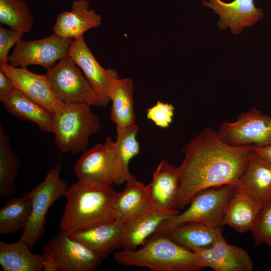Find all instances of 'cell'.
I'll return each instance as SVG.
<instances>
[{
	"label": "cell",
	"instance_id": "obj_1",
	"mask_svg": "<svg viewBox=\"0 0 271 271\" xmlns=\"http://www.w3.org/2000/svg\"><path fill=\"white\" fill-rule=\"evenodd\" d=\"M253 147L228 144L217 131L205 127L182 148L179 191L175 206L182 210L199 192L237 183L251 157Z\"/></svg>",
	"mask_w": 271,
	"mask_h": 271
},
{
	"label": "cell",
	"instance_id": "obj_2",
	"mask_svg": "<svg viewBox=\"0 0 271 271\" xmlns=\"http://www.w3.org/2000/svg\"><path fill=\"white\" fill-rule=\"evenodd\" d=\"M116 192L111 185L78 180L68 187L60 222L68 234L100 224L116 221L112 201Z\"/></svg>",
	"mask_w": 271,
	"mask_h": 271
},
{
	"label": "cell",
	"instance_id": "obj_3",
	"mask_svg": "<svg viewBox=\"0 0 271 271\" xmlns=\"http://www.w3.org/2000/svg\"><path fill=\"white\" fill-rule=\"evenodd\" d=\"M140 249L115 252L114 260L127 266L152 271H196L205 266L198 254L164 234L151 236Z\"/></svg>",
	"mask_w": 271,
	"mask_h": 271
},
{
	"label": "cell",
	"instance_id": "obj_4",
	"mask_svg": "<svg viewBox=\"0 0 271 271\" xmlns=\"http://www.w3.org/2000/svg\"><path fill=\"white\" fill-rule=\"evenodd\" d=\"M90 106L65 104L54 114L53 133L56 145L62 152L83 153L90 137L100 130L99 119Z\"/></svg>",
	"mask_w": 271,
	"mask_h": 271
},
{
	"label": "cell",
	"instance_id": "obj_5",
	"mask_svg": "<svg viewBox=\"0 0 271 271\" xmlns=\"http://www.w3.org/2000/svg\"><path fill=\"white\" fill-rule=\"evenodd\" d=\"M235 189V185L231 184L199 192L186 210L165 220L153 235L163 233L174 227L189 222H198L213 228H222L226 209Z\"/></svg>",
	"mask_w": 271,
	"mask_h": 271
},
{
	"label": "cell",
	"instance_id": "obj_6",
	"mask_svg": "<svg viewBox=\"0 0 271 271\" xmlns=\"http://www.w3.org/2000/svg\"><path fill=\"white\" fill-rule=\"evenodd\" d=\"M61 168V163L50 168L44 180L27 194L32 200V210L20 239L26 242L31 250L44 233L46 216L49 208L67 193L69 187L67 182L60 178Z\"/></svg>",
	"mask_w": 271,
	"mask_h": 271
},
{
	"label": "cell",
	"instance_id": "obj_7",
	"mask_svg": "<svg viewBox=\"0 0 271 271\" xmlns=\"http://www.w3.org/2000/svg\"><path fill=\"white\" fill-rule=\"evenodd\" d=\"M46 73L55 95L66 105L98 106L96 94L73 60L68 55Z\"/></svg>",
	"mask_w": 271,
	"mask_h": 271
},
{
	"label": "cell",
	"instance_id": "obj_8",
	"mask_svg": "<svg viewBox=\"0 0 271 271\" xmlns=\"http://www.w3.org/2000/svg\"><path fill=\"white\" fill-rule=\"evenodd\" d=\"M220 138L237 147L271 145V116L253 107L240 113L234 122H222L217 131Z\"/></svg>",
	"mask_w": 271,
	"mask_h": 271
},
{
	"label": "cell",
	"instance_id": "obj_9",
	"mask_svg": "<svg viewBox=\"0 0 271 271\" xmlns=\"http://www.w3.org/2000/svg\"><path fill=\"white\" fill-rule=\"evenodd\" d=\"M73 39L53 34L36 40H21L15 46L9 62L16 67L37 65L47 70L68 55Z\"/></svg>",
	"mask_w": 271,
	"mask_h": 271
},
{
	"label": "cell",
	"instance_id": "obj_10",
	"mask_svg": "<svg viewBox=\"0 0 271 271\" xmlns=\"http://www.w3.org/2000/svg\"><path fill=\"white\" fill-rule=\"evenodd\" d=\"M74 172L79 180L111 185L118 174L115 142L106 138L104 144H97L83 152L76 162Z\"/></svg>",
	"mask_w": 271,
	"mask_h": 271
},
{
	"label": "cell",
	"instance_id": "obj_11",
	"mask_svg": "<svg viewBox=\"0 0 271 271\" xmlns=\"http://www.w3.org/2000/svg\"><path fill=\"white\" fill-rule=\"evenodd\" d=\"M68 55L81 68L96 95L98 106L106 107L110 101L108 96L112 81L118 77L117 71L105 69L96 60L88 48L83 36L74 39Z\"/></svg>",
	"mask_w": 271,
	"mask_h": 271
},
{
	"label": "cell",
	"instance_id": "obj_12",
	"mask_svg": "<svg viewBox=\"0 0 271 271\" xmlns=\"http://www.w3.org/2000/svg\"><path fill=\"white\" fill-rule=\"evenodd\" d=\"M0 69L9 77L14 88L35 101L54 115L65 104L54 94L48 77L37 74L25 67L0 63Z\"/></svg>",
	"mask_w": 271,
	"mask_h": 271
},
{
	"label": "cell",
	"instance_id": "obj_13",
	"mask_svg": "<svg viewBox=\"0 0 271 271\" xmlns=\"http://www.w3.org/2000/svg\"><path fill=\"white\" fill-rule=\"evenodd\" d=\"M54 254L57 270L92 271L101 262L91 250L61 230L49 242Z\"/></svg>",
	"mask_w": 271,
	"mask_h": 271
},
{
	"label": "cell",
	"instance_id": "obj_14",
	"mask_svg": "<svg viewBox=\"0 0 271 271\" xmlns=\"http://www.w3.org/2000/svg\"><path fill=\"white\" fill-rule=\"evenodd\" d=\"M180 181V168L162 160L153 173V179L147 185L151 209L169 212L175 209Z\"/></svg>",
	"mask_w": 271,
	"mask_h": 271
},
{
	"label": "cell",
	"instance_id": "obj_15",
	"mask_svg": "<svg viewBox=\"0 0 271 271\" xmlns=\"http://www.w3.org/2000/svg\"><path fill=\"white\" fill-rule=\"evenodd\" d=\"M202 3L219 15L217 27L222 30L229 27L232 34H238L244 27L253 25L263 16L262 9L256 7L254 0H234L229 3L204 0Z\"/></svg>",
	"mask_w": 271,
	"mask_h": 271
},
{
	"label": "cell",
	"instance_id": "obj_16",
	"mask_svg": "<svg viewBox=\"0 0 271 271\" xmlns=\"http://www.w3.org/2000/svg\"><path fill=\"white\" fill-rule=\"evenodd\" d=\"M202 261L205 267L215 271H252L253 263L248 253L242 248L226 242L224 238L205 248L193 250Z\"/></svg>",
	"mask_w": 271,
	"mask_h": 271
},
{
	"label": "cell",
	"instance_id": "obj_17",
	"mask_svg": "<svg viewBox=\"0 0 271 271\" xmlns=\"http://www.w3.org/2000/svg\"><path fill=\"white\" fill-rule=\"evenodd\" d=\"M101 23V17L89 9L87 0H74L70 11L58 15L52 30L61 37L76 39L89 29L99 27Z\"/></svg>",
	"mask_w": 271,
	"mask_h": 271
},
{
	"label": "cell",
	"instance_id": "obj_18",
	"mask_svg": "<svg viewBox=\"0 0 271 271\" xmlns=\"http://www.w3.org/2000/svg\"><path fill=\"white\" fill-rule=\"evenodd\" d=\"M122 225L113 221L74 231L70 237L89 248L101 260L120 247Z\"/></svg>",
	"mask_w": 271,
	"mask_h": 271
},
{
	"label": "cell",
	"instance_id": "obj_19",
	"mask_svg": "<svg viewBox=\"0 0 271 271\" xmlns=\"http://www.w3.org/2000/svg\"><path fill=\"white\" fill-rule=\"evenodd\" d=\"M126 183L123 191L115 193L111 205L115 221L122 225L151 209L147 186L136 178Z\"/></svg>",
	"mask_w": 271,
	"mask_h": 271
},
{
	"label": "cell",
	"instance_id": "obj_20",
	"mask_svg": "<svg viewBox=\"0 0 271 271\" xmlns=\"http://www.w3.org/2000/svg\"><path fill=\"white\" fill-rule=\"evenodd\" d=\"M178 213L179 210L176 209L160 212L151 209L122 224L120 247L124 249H136L156 231L163 222Z\"/></svg>",
	"mask_w": 271,
	"mask_h": 271
},
{
	"label": "cell",
	"instance_id": "obj_21",
	"mask_svg": "<svg viewBox=\"0 0 271 271\" xmlns=\"http://www.w3.org/2000/svg\"><path fill=\"white\" fill-rule=\"evenodd\" d=\"M261 207L256 198L235 185L225 212L223 224L240 233L251 231Z\"/></svg>",
	"mask_w": 271,
	"mask_h": 271
},
{
	"label": "cell",
	"instance_id": "obj_22",
	"mask_svg": "<svg viewBox=\"0 0 271 271\" xmlns=\"http://www.w3.org/2000/svg\"><path fill=\"white\" fill-rule=\"evenodd\" d=\"M236 186L256 198L262 206L271 198V163L253 151Z\"/></svg>",
	"mask_w": 271,
	"mask_h": 271
},
{
	"label": "cell",
	"instance_id": "obj_23",
	"mask_svg": "<svg viewBox=\"0 0 271 271\" xmlns=\"http://www.w3.org/2000/svg\"><path fill=\"white\" fill-rule=\"evenodd\" d=\"M0 100L14 116L34 122L42 131L53 132L54 114L21 92L15 89L9 95L0 98Z\"/></svg>",
	"mask_w": 271,
	"mask_h": 271
},
{
	"label": "cell",
	"instance_id": "obj_24",
	"mask_svg": "<svg viewBox=\"0 0 271 271\" xmlns=\"http://www.w3.org/2000/svg\"><path fill=\"white\" fill-rule=\"evenodd\" d=\"M133 90L131 78L118 77L111 82L108 92L112 102L110 118L116 127H125L136 123Z\"/></svg>",
	"mask_w": 271,
	"mask_h": 271
},
{
	"label": "cell",
	"instance_id": "obj_25",
	"mask_svg": "<svg viewBox=\"0 0 271 271\" xmlns=\"http://www.w3.org/2000/svg\"><path fill=\"white\" fill-rule=\"evenodd\" d=\"M222 228H213L198 222H189L170 229L163 233L190 250L205 248L223 238Z\"/></svg>",
	"mask_w": 271,
	"mask_h": 271
},
{
	"label": "cell",
	"instance_id": "obj_26",
	"mask_svg": "<svg viewBox=\"0 0 271 271\" xmlns=\"http://www.w3.org/2000/svg\"><path fill=\"white\" fill-rule=\"evenodd\" d=\"M45 257L44 253H32L29 245L21 239L13 243L0 241V264L4 271H41Z\"/></svg>",
	"mask_w": 271,
	"mask_h": 271
},
{
	"label": "cell",
	"instance_id": "obj_27",
	"mask_svg": "<svg viewBox=\"0 0 271 271\" xmlns=\"http://www.w3.org/2000/svg\"><path fill=\"white\" fill-rule=\"evenodd\" d=\"M116 140L115 149L118 164V174L114 184L120 185L133 179L129 171V161L140 153V146L137 136L139 131L136 124L125 127H116Z\"/></svg>",
	"mask_w": 271,
	"mask_h": 271
},
{
	"label": "cell",
	"instance_id": "obj_28",
	"mask_svg": "<svg viewBox=\"0 0 271 271\" xmlns=\"http://www.w3.org/2000/svg\"><path fill=\"white\" fill-rule=\"evenodd\" d=\"M32 210V200L27 194L7 201L0 210V234L23 230L29 221Z\"/></svg>",
	"mask_w": 271,
	"mask_h": 271
},
{
	"label": "cell",
	"instance_id": "obj_29",
	"mask_svg": "<svg viewBox=\"0 0 271 271\" xmlns=\"http://www.w3.org/2000/svg\"><path fill=\"white\" fill-rule=\"evenodd\" d=\"M20 161L12 150L9 137L0 127V198L13 196L16 190L15 182L19 173Z\"/></svg>",
	"mask_w": 271,
	"mask_h": 271
},
{
	"label": "cell",
	"instance_id": "obj_30",
	"mask_svg": "<svg viewBox=\"0 0 271 271\" xmlns=\"http://www.w3.org/2000/svg\"><path fill=\"white\" fill-rule=\"evenodd\" d=\"M0 23L23 34L32 29L34 18L23 0H0Z\"/></svg>",
	"mask_w": 271,
	"mask_h": 271
},
{
	"label": "cell",
	"instance_id": "obj_31",
	"mask_svg": "<svg viewBox=\"0 0 271 271\" xmlns=\"http://www.w3.org/2000/svg\"><path fill=\"white\" fill-rule=\"evenodd\" d=\"M251 232L256 245L271 240V198L262 206Z\"/></svg>",
	"mask_w": 271,
	"mask_h": 271
},
{
	"label": "cell",
	"instance_id": "obj_32",
	"mask_svg": "<svg viewBox=\"0 0 271 271\" xmlns=\"http://www.w3.org/2000/svg\"><path fill=\"white\" fill-rule=\"evenodd\" d=\"M174 110L172 104L158 100L156 104L147 110V117L157 126L166 128L172 122Z\"/></svg>",
	"mask_w": 271,
	"mask_h": 271
},
{
	"label": "cell",
	"instance_id": "obj_33",
	"mask_svg": "<svg viewBox=\"0 0 271 271\" xmlns=\"http://www.w3.org/2000/svg\"><path fill=\"white\" fill-rule=\"evenodd\" d=\"M23 33L0 27V63H8L9 51L22 40Z\"/></svg>",
	"mask_w": 271,
	"mask_h": 271
},
{
	"label": "cell",
	"instance_id": "obj_34",
	"mask_svg": "<svg viewBox=\"0 0 271 271\" xmlns=\"http://www.w3.org/2000/svg\"><path fill=\"white\" fill-rule=\"evenodd\" d=\"M43 253L45 254L43 270L56 271L57 266L53 251L49 243H45L43 247Z\"/></svg>",
	"mask_w": 271,
	"mask_h": 271
},
{
	"label": "cell",
	"instance_id": "obj_35",
	"mask_svg": "<svg viewBox=\"0 0 271 271\" xmlns=\"http://www.w3.org/2000/svg\"><path fill=\"white\" fill-rule=\"evenodd\" d=\"M15 88L9 77L0 69V98L11 94Z\"/></svg>",
	"mask_w": 271,
	"mask_h": 271
},
{
	"label": "cell",
	"instance_id": "obj_36",
	"mask_svg": "<svg viewBox=\"0 0 271 271\" xmlns=\"http://www.w3.org/2000/svg\"><path fill=\"white\" fill-rule=\"evenodd\" d=\"M253 151L260 157L271 163V145L261 147H253Z\"/></svg>",
	"mask_w": 271,
	"mask_h": 271
},
{
	"label": "cell",
	"instance_id": "obj_37",
	"mask_svg": "<svg viewBox=\"0 0 271 271\" xmlns=\"http://www.w3.org/2000/svg\"><path fill=\"white\" fill-rule=\"evenodd\" d=\"M267 244L269 246L270 249H271V240L269 241L267 243ZM271 270V269H270Z\"/></svg>",
	"mask_w": 271,
	"mask_h": 271
}]
</instances>
